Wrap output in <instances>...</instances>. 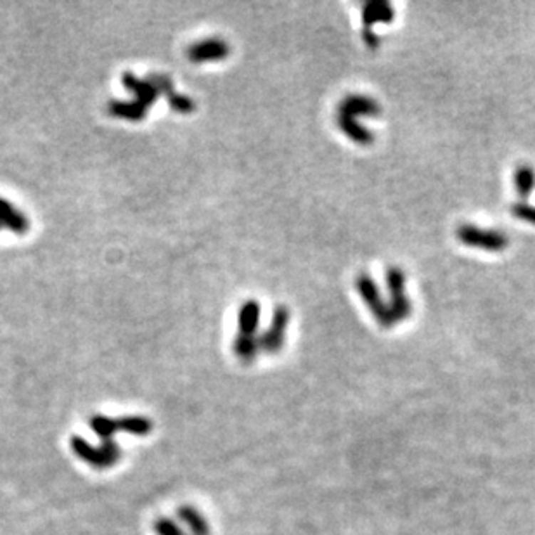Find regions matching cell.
<instances>
[{
    "mask_svg": "<svg viewBox=\"0 0 535 535\" xmlns=\"http://www.w3.org/2000/svg\"><path fill=\"white\" fill-rule=\"evenodd\" d=\"M108 110L113 116L116 118H123L128 120V122H140L146 116L147 108H144L142 104L137 103V100H113L108 106Z\"/></svg>",
    "mask_w": 535,
    "mask_h": 535,
    "instance_id": "4fadbf2b",
    "label": "cell"
},
{
    "mask_svg": "<svg viewBox=\"0 0 535 535\" xmlns=\"http://www.w3.org/2000/svg\"><path fill=\"white\" fill-rule=\"evenodd\" d=\"M260 324V303L256 300H246L241 305L237 313V326H239V335L255 336Z\"/></svg>",
    "mask_w": 535,
    "mask_h": 535,
    "instance_id": "8fae6325",
    "label": "cell"
},
{
    "mask_svg": "<svg viewBox=\"0 0 535 535\" xmlns=\"http://www.w3.org/2000/svg\"><path fill=\"white\" fill-rule=\"evenodd\" d=\"M289 313L288 307L284 305H277L272 312V321L271 326L265 329L264 333L259 336V345L260 350L265 353H277L281 352L284 345V336H286V328L289 324Z\"/></svg>",
    "mask_w": 535,
    "mask_h": 535,
    "instance_id": "3957f363",
    "label": "cell"
},
{
    "mask_svg": "<svg viewBox=\"0 0 535 535\" xmlns=\"http://www.w3.org/2000/svg\"><path fill=\"white\" fill-rule=\"evenodd\" d=\"M120 432L128 433V435L135 437H146L150 435L152 430V421L144 416H125L118 420Z\"/></svg>",
    "mask_w": 535,
    "mask_h": 535,
    "instance_id": "5bb4252c",
    "label": "cell"
},
{
    "mask_svg": "<svg viewBox=\"0 0 535 535\" xmlns=\"http://www.w3.org/2000/svg\"><path fill=\"white\" fill-rule=\"evenodd\" d=\"M0 227L9 229L16 234H25V232L30 231V220L14 204L0 198Z\"/></svg>",
    "mask_w": 535,
    "mask_h": 535,
    "instance_id": "9c48e42d",
    "label": "cell"
},
{
    "mask_svg": "<svg viewBox=\"0 0 535 535\" xmlns=\"http://www.w3.org/2000/svg\"><path fill=\"white\" fill-rule=\"evenodd\" d=\"M0 229H2V227H0Z\"/></svg>",
    "mask_w": 535,
    "mask_h": 535,
    "instance_id": "cb8c5ba5",
    "label": "cell"
},
{
    "mask_svg": "<svg viewBox=\"0 0 535 535\" xmlns=\"http://www.w3.org/2000/svg\"><path fill=\"white\" fill-rule=\"evenodd\" d=\"M167 99L172 110L177 113H184V115H187V113H192L196 110L194 99H191L186 94H177V92H172V94L167 95Z\"/></svg>",
    "mask_w": 535,
    "mask_h": 535,
    "instance_id": "d6986e66",
    "label": "cell"
},
{
    "mask_svg": "<svg viewBox=\"0 0 535 535\" xmlns=\"http://www.w3.org/2000/svg\"><path fill=\"white\" fill-rule=\"evenodd\" d=\"M362 38H364V42L368 43V47H371V49H376V47L380 46V40H381L376 33H374L373 28H365V30L362 31Z\"/></svg>",
    "mask_w": 535,
    "mask_h": 535,
    "instance_id": "603a6c76",
    "label": "cell"
},
{
    "mask_svg": "<svg viewBox=\"0 0 535 535\" xmlns=\"http://www.w3.org/2000/svg\"><path fill=\"white\" fill-rule=\"evenodd\" d=\"M155 532L158 535H186L184 530L170 518H158L155 521Z\"/></svg>",
    "mask_w": 535,
    "mask_h": 535,
    "instance_id": "ffe728a7",
    "label": "cell"
},
{
    "mask_svg": "<svg viewBox=\"0 0 535 535\" xmlns=\"http://www.w3.org/2000/svg\"><path fill=\"white\" fill-rule=\"evenodd\" d=\"M234 353L239 357L243 362H253L256 357V353L260 352L259 345V336H249V335H237L234 340Z\"/></svg>",
    "mask_w": 535,
    "mask_h": 535,
    "instance_id": "2e32d148",
    "label": "cell"
},
{
    "mask_svg": "<svg viewBox=\"0 0 535 535\" xmlns=\"http://www.w3.org/2000/svg\"><path fill=\"white\" fill-rule=\"evenodd\" d=\"M70 445L78 459H82L87 464H90L92 468L98 469L111 468L122 457V450H120L115 440H106L100 444V447H94V445L88 444L85 438L71 437Z\"/></svg>",
    "mask_w": 535,
    "mask_h": 535,
    "instance_id": "6da1fadb",
    "label": "cell"
},
{
    "mask_svg": "<svg viewBox=\"0 0 535 535\" xmlns=\"http://www.w3.org/2000/svg\"><path fill=\"white\" fill-rule=\"evenodd\" d=\"M229 46L222 38H204L187 49V58L192 63L222 61L229 56Z\"/></svg>",
    "mask_w": 535,
    "mask_h": 535,
    "instance_id": "277c9868",
    "label": "cell"
},
{
    "mask_svg": "<svg viewBox=\"0 0 535 535\" xmlns=\"http://www.w3.org/2000/svg\"><path fill=\"white\" fill-rule=\"evenodd\" d=\"M122 82H123V85L127 87L132 94H134L135 100L142 104L144 108L152 106V104L156 103V99L160 98L158 88L152 85V82L150 78H146V80L137 78L134 73L127 71V73H123L122 76Z\"/></svg>",
    "mask_w": 535,
    "mask_h": 535,
    "instance_id": "8992f818",
    "label": "cell"
},
{
    "mask_svg": "<svg viewBox=\"0 0 535 535\" xmlns=\"http://www.w3.org/2000/svg\"><path fill=\"white\" fill-rule=\"evenodd\" d=\"M513 215L516 219L523 220V222H529L535 225V204L526 203V201H521V203H516L513 208H511Z\"/></svg>",
    "mask_w": 535,
    "mask_h": 535,
    "instance_id": "44dd1931",
    "label": "cell"
},
{
    "mask_svg": "<svg viewBox=\"0 0 535 535\" xmlns=\"http://www.w3.org/2000/svg\"><path fill=\"white\" fill-rule=\"evenodd\" d=\"M514 187H516L518 194L521 196L523 201L529 199L535 189V170L530 165H521L516 172H514Z\"/></svg>",
    "mask_w": 535,
    "mask_h": 535,
    "instance_id": "9a60e30c",
    "label": "cell"
},
{
    "mask_svg": "<svg viewBox=\"0 0 535 535\" xmlns=\"http://www.w3.org/2000/svg\"><path fill=\"white\" fill-rule=\"evenodd\" d=\"M386 288L390 291V298L405 295V274L397 267H390L385 274Z\"/></svg>",
    "mask_w": 535,
    "mask_h": 535,
    "instance_id": "ac0fdd59",
    "label": "cell"
},
{
    "mask_svg": "<svg viewBox=\"0 0 535 535\" xmlns=\"http://www.w3.org/2000/svg\"><path fill=\"white\" fill-rule=\"evenodd\" d=\"M338 127H340V130L343 132L347 137L352 139L353 142L360 144V146H369V144H373V132L357 122V118H353V116L338 113Z\"/></svg>",
    "mask_w": 535,
    "mask_h": 535,
    "instance_id": "30bf717a",
    "label": "cell"
},
{
    "mask_svg": "<svg viewBox=\"0 0 535 535\" xmlns=\"http://www.w3.org/2000/svg\"><path fill=\"white\" fill-rule=\"evenodd\" d=\"M355 288L362 296V300H364L365 305L369 307V311L374 313L376 321L381 324L386 312V301L383 300V296H381L378 284L374 283L368 274H360L355 281Z\"/></svg>",
    "mask_w": 535,
    "mask_h": 535,
    "instance_id": "5b68a950",
    "label": "cell"
},
{
    "mask_svg": "<svg viewBox=\"0 0 535 535\" xmlns=\"http://www.w3.org/2000/svg\"><path fill=\"white\" fill-rule=\"evenodd\" d=\"M147 78L151 80L152 85H155L156 88H158L160 94H172L174 92V83H172L170 76L168 75H162V73H152L151 76H147Z\"/></svg>",
    "mask_w": 535,
    "mask_h": 535,
    "instance_id": "7402d4cb",
    "label": "cell"
},
{
    "mask_svg": "<svg viewBox=\"0 0 535 535\" xmlns=\"http://www.w3.org/2000/svg\"><path fill=\"white\" fill-rule=\"evenodd\" d=\"M338 113L353 116V118H357V116H378L381 113V108L376 100L368 98V95L353 94L341 100Z\"/></svg>",
    "mask_w": 535,
    "mask_h": 535,
    "instance_id": "52a82bcc",
    "label": "cell"
},
{
    "mask_svg": "<svg viewBox=\"0 0 535 535\" xmlns=\"http://www.w3.org/2000/svg\"><path fill=\"white\" fill-rule=\"evenodd\" d=\"M88 425H90L92 432L100 438V442L113 440L115 433L120 432L118 420H111V417L100 416V414H98V416H92L90 420H88Z\"/></svg>",
    "mask_w": 535,
    "mask_h": 535,
    "instance_id": "e0dca14e",
    "label": "cell"
},
{
    "mask_svg": "<svg viewBox=\"0 0 535 535\" xmlns=\"http://www.w3.org/2000/svg\"><path fill=\"white\" fill-rule=\"evenodd\" d=\"M177 516L182 520L184 525L187 526L189 532L192 535H210V523L207 518L199 513L198 509L192 508V506H180L177 511Z\"/></svg>",
    "mask_w": 535,
    "mask_h": 535,
    "instance_id": "7c38bea8",
    "label": "cell"
},
{
    "mask_svg": "<svg viewBox=\"0 0 535 535\" xmlns=\"http://www.w3.org/2000/svg\"><path fill=\"white\" fill-rule=\"evenodd\" d=\"M457 239L466 246L480 248L485 251H502L509 244L504 232L494 231V229H482L472 224H464L457 229Z\"/></svg>",
    "mask_w": 535,
    "mask_h": 535,
    "instance_id": "7a4b0ae2",
    "label": "cell"
},
{
    "mask_svg": "<svg viewBox=\"0 0 535 535\" xmlns=\"http://www.w3.org/2000/svg\"><path fill=\"white\" fill-rule=\"evenodd\" d=\"M393 18L395 11L386 0H369L362 7V23L365 28H371L376 23H392Z\"/></svg>",
    "mask_w": 535,
    "mask_h": 535,
    "instance_id": "ba28073f",
    "label": "cell"
}]
</instances>
